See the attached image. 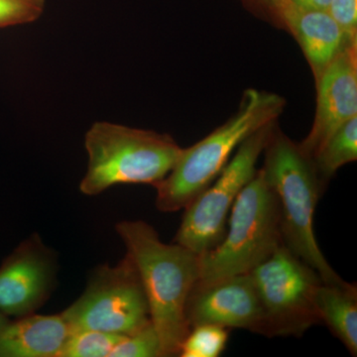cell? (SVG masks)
Returning a JSON list of instances; mask_svg holds the SVG:
<instances>
[{"mask_svg":"<svg viewBox=\"0 0 357 357\" xmlns=\"http://www.w3.org/2000/svg\"><path fill=\"white\" fill-rule=\"evenodd\" d=\"M115 229L139 274L163 356H178L191 330L185 305L199 281V255L162 243L154 227L142 220H124Z\"/></svg>","mask_w":357,"mask_h":357,"instance_id":"6da1fadb","label":"cell"},{"mask_svg":"<svg viewBox=\"0 0 357 357\" xmlns=\"http://www.w3.org/2000/svg\"><path fill=\"white\" fill-rule=\"evenodd\" d=\"M285 103L276 93L246 89L236 114L196 144L183 148L170 173L154 185L157 208L184 210L220 175L246 138L277 121Z\"/></svg>","mask_w":357,"mask_h":357,"instance_id":"7a4b0ae2","label":"cell"},{"mask_svg":"<svg viewBox=\"0 0 357 357\" xmlns=\"http://www.w3.org/2000/svg\"><path fill=\"white\" fill-rule=\"evenodd\" d=\"M262 171L276 196L283 243L312 267L324 283H342L319 248L314 213L325 188L310 157L298 143L274 126L264 150Z\"/></svg>","mask_w":357,"mask_h":357,"instance_id":"3957f363","label":"cell"},{"mask_svg":"<svg viewBox=\"0 0 357 357\" xmlns=\"http://www.w3.org/2000/svg\"><path fill=\"white\" fill-rule=\"evenodd\" d=\"M88 170L79 190L96 196L119 184L156 185L170 173L182 147L168 134L98 121L84 137Z\"/></svg>","mask_w":357,"mask_h":357,"instance_id":"277c9868","label":"cell"},{"mask_svg":"<svg viewBox=\"0 0 357 357\" xmlns=\"http://www.w3.org/2000/svg\"><path fill=\"white\" fill-rule=\"evenodd\" d=\"M282 244L278 202L259 169L239 192L222 241L199 255V282L248 274Z\"/></svg>","mask_w":357,"mask_h":357,"instance_id":"5b68a950","label":"cell"},{"mask_svg":"<svg viewBox=\"0 0 357 357\" xmlns=\"http://www.w3.org/2000/svg\"><path fill=\"white\" fill-rule=\"evenodd\" d=\"M262 310L260 335L302 337L321 323L316 305L319 275L282 244L249 272Z\"/></svg>","mask_w":357,"mask_h":357,"instance_id":"8992f818","label":"cell"},{"mask_svg":"<svg viewBox=\"0 0 357 357\" xmlns=\"http://www.w3.org/2000/svg\"><path fill=\"white\" fill-rule=\"evenodd\" d=\"M70 332L95 330L128 335L151 323L139 274L130 256L96 268L81 297L62 312Z\"/></svg>","mask_w":357,"mask_h":357,"instance_id":"52a82bcc","label":"cell"},{"mask_svg":"<svg viewBox=\"0 0 357 357\" xmlns=\"http://www.w3.org/2000/svg\"><path fill=\"white\" fill-rule=\"evenodd\" d=\"M275 126L276 121L271 122L246 138L220 175L185 206L176 243L202 255L222 241L230 211L239 192L255 175L256 164Z\"/></svg>","mask_w":357,"mask_h":357,"instance_id":"ba28073f","label":"cell"},{"mask_svg":"<svg viewBox=\"0 0 357 357\" xmlns=\"http://www.w3.org/2000/svg\"><path fill=\"white\" fill-rule=\"evenodd\" d=\"M56 275L57 258L33 234L0 266V312L15 319L34 314L50 298Z\"/></svg>","mask_w":357,"mask_h":357,"instance_id":"9c48e42d","label":"cell"},{"mask_svg":"<svg viewBox=\"0 0 357 357\" xmlns=\"http://www.w3.org/2000/svg\"><path fill=\"white\" fill-rule=\"evenodd\" d=\"M185 318L191 328L215 325L261 333L262 310L250 275L197 282L188 298Z\"/></svg>","mask_w":357,"mask_h":357,"instance_id":"30bf717a","label":"cell"},{"mask_svg":"<svg viewBox=\"0 0 357 357\" xmlns=\"http://www.w3.org/2000/svg\"><path fill=\"white\" fill-rule=\"evenodd\" d=\"M311 130L299 146L312 158L345 122L357 116V44L345 48L316 79Z\"/></svg>","mask_w":357,"mask_h":357,"instance_id":"8fae6325","label":"cell"},{"mask_svg":"<svg viewBox=\"0 0 357 357\" xmlns=\"http://www.w3.org/2000/svg\"><path fill=\"white\" fill-rule=\"evenodd\" d=\"M275 22L287 28L300 45L314 81L351 43L326 10L306 8L282 0L275 10Z\"/></svg>","mask_w":357,"mask_h":357,"instance_id":"7c38bea8","label":"cell"},{"mask_svg":"<svg viewBox=\"0 0 357 357\" xmlns=\"http://www.w3.org/2000/svg\"><path fill=\"white\" fill-rule=\"evenodd\" d=\"M70 333L62 312L9 321L0 331V357H59Z\"/></svg>","mask_w":357,"mask_h":357,"instance_id":"4fadbf2b","label":"cell"},{"mask_svg":"<svg viewBox=\"0 0 357 357\" xmlns=\"http://www.w3.org/2000/svg\"><path fill=\"white\" fill-rule=\"evenodd\" d=\"M317 310L321 323L347 347L352 356H357V288L356 284L321 282L317 290Z\"/></svg>","mask_w":357,"mask_h":357,"instance_id":"5bb4252c","label":"cell"},{"mask_svg":"<svg viewBox=\"0 0 357 357\" xmlns=\"http://www.w3.org/2000/svg\"><path fill=\"white\" fill-rule=\"evenodd\" d=\"M311 160L319 182L326 189L342 166L357 160V116L340 126Z\"/></svg>","mask_w":357,"mask_h":357,"instance_id":"9a60e30c","label":"cell"},{"mask_svg":"<svg viewBox=\"0 0 357 357\" xmlns=\"http://www.w3.org/2000/svg\"><path fill=\"white\" fill-rule=\"evenodd\" d=\"M124 335L95 330L73 331L59 357H109Z\"/></svg>","mask_w":357,"mask_h":357,"instance_id":"2e32d148","label":"cell"},{"mask_svg":"<svg viewBox=\"0 0 357 357\" xmlns=\"http://www.w3.org/2000/svg\"><path fill=\"white\" fill-rule=\"evenodd\" d=\"M229 340V328L215 325L192 326L183 342L178 356L182 357H218Z\"/></svg>","mask_w":357,"mask_h":357,"instance_id":"e0dca14e","label":"cell"},{"mask_svg":"<svg viewBox=\"0 0 357 357\" xmlns=\"http://www.w3.org/2000/svg\"><path fill=\"white\" fill-rule=\"evenodd\" d=\"M161 342L152 323L130 335H124L109 357H162Z\"/></svg>","mask_w":357,"mask_h":357,"instance_id":"ac0fdd59","label":"cell"},{"mask_svg":"<svg viewBox=\"0 0 357 357\" xmlns=\"http://www.w3.org/2000/svg\"><path fill=\"white\" fill-rule=\"evenodd\" d=\"M44 7L45 0H0V28L34 22Z\"/></svg>","mask_w":357,"mask_h":357,"instance_id":"d6986e66","label":"cell"},{"mask_svg":"<svg viewBox=\"0 0 357 357\" xmlns=\"http://www.w3.org/2000/svg\"><path fill=\"white\" fill-rule=\"evenodd\" d=\"M328 14L351 43H357V0H331Z\"/></svg>","mask_w":357,"mask_h":357,"instance_id":"ffe728a7","label":"cell"},{"mask_svg":"<svg viewBox=\"0 0 357 357\" xmlns=\"http://www.w3.org/2000/svg\"><path fill=\"white\" fill-rule=\"evenodd\" d=\"M243 1L248 4L252 10L265 14L268 17L274 20L275 10L282 0H243Z\"/></svg>","mask_w":357,"mask_h":357,"instance_id":"44dd1931","label":"cell"},{"mask_svg":"<svg viewBox=\"0 0 357 357\" xmlns=\"http://www.w3.org/2000/svg\"><path fill=\"white\" fill-rule=\"evenodd\" d=\"M297 6L306 7V8L321 9L326 10L331 0H290Z\"/></svg>","mask_w":357,"mask_h":357,"instance_id":"7402d4cb","label":"cell"},{"mask_svg":"<svg viewBox=\"0 0 357 357\" xmlns=\"http://www.w3.org/2000/svg\"><path fill=\"white\" fill-rule=\"evenodd\" d=\"M9 321H10V319L7 318L6 314H3L0 312V331H1L7 324H8Z\"/></svg>","mask_w":357,"mask_h":357,"instance_id":"603a6c76","label":"cell"}]
</instances>
